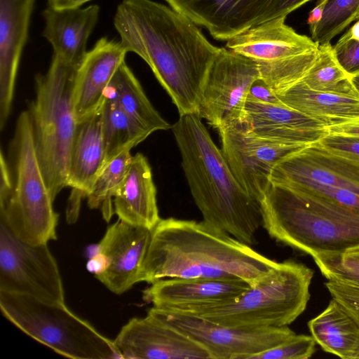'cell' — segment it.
<instances>
[{
    "label": "cell",
    "instance_id": "6da1fadb",
    "mask_svg": "<svg viewBox=\"0 0 359 359\" xmlns=\"http://www.w3.org/2000/svg\"><path fill=\"white\" fill-rule=\"evenodd\" d=\"M114 25L121 45L149 66L180 116L198 114L220 48L212 44L185 15L152 0H122Z\"/></svg>",
    "mask_w": 359,
    "mask_h": 359
},
{
    "label": "cell",
    "instance_id": "7a4b0ae2",
    "mask_svg": "<svg viewBox=\"0 0 359 359\" xmlns=\"http://www.w3.org/2000/svg\"><path fill=\"white\" fill-rule=\"evenodd\" d=\"M279 262L203 220L161 219L151 229L140 282L241 278L253 285Z\"/></svg>",
    "mask_w": 359,
    "mask_h": 359
},
{
    "label": "cell",
    "instance_id": "3957f363",
    "mask_svg": "<svg viewBox=\"0 0 359 359\" xmlns=\"http://www.w3.org/2000/svg\"><path fill=\"white\" fill-rule=\"evenodd\" d=\"M197 114L171 127L194 202L208 224L249 245L262 225L261 205L240 185Z\"/></svg>",
    "mask_w": 359,
    "mask_h": 359
},
{
    "label": "cell",
    "instance_id": "277c9868",
    "mask_svg": "<svg viewBox=\"0 0 359 359\" xmlns=\"http://www.w3.org/2000/svg\"><path fill=\"white\" fill-rule=\"evenodd\" d=\"M260 205L268 234L293 249L313 257L359 248V209L273 184Z\"/></svg>",
    "mask_w": 359,
    "mask_h": 359
},
{
    "label": "cell",
    "instance_id": "5b68a950",
    "mask_svg": "<svg viewBox=\"0 0 359 359\" xmlns=\"http://www.w3.org/2000/svg\"><path fill=\"white\" fill-rule=\"evenodd\" d=\"M10 152L1 151L0 222L30 245L57 238L58 215L53 206L36 156L29 111L18 116Z\"/></svg>",
    "mask_w": 359,
    "mask_h": 359
},
{
    "label": "cell",
    "instance_id": "8992f818",
    "mask_svg": "<svg viewBox=\"0 0 359 359\" xmlns=\"http://www.w3.org/2000/svg\"><path fill=\"white\" fill-rule=\"evenodd\" d=\"M313 276V271L306 265L287 259L279 262L235 300L168 311L229 327L287 326L305 311L311 297L310 285Z\"/></svg>",
    "mask_w": 359,
    "mask_h": 359
},
{
    "label": "cell",
    "instance_id": "52a82bcc",
    "mask_svg": "<svg viewBox=\"0 0 359 359\" xmlns=\"http://www.w3.org/2000/svg\"><path fill=\"white\" fill-rule=\"evenodd\" d=\"M77 68L53 54L47 72L36 77V97L28 110L36 156L53 200L67 187L77 125L73 104Z\"/></svg>",
    "mask_w": 359,
    "mask_h": 359
},
{
    "label": "cell",
    "instance_id": "ba28073f",
    "mask_svg": "<svg viewBox=\"0 0 359 359\" xmlns=\"http://www.w3.org/2000/svg\"><path fill=\"white\" fill-rule=\"evenodd\" d=\"M2 314L30 337L74 359L121 356L111 341L65 303H48L29 295L0 292Z\"/></svg>",
    "mask_w": 359,
    "mask_h": 359
},
{
    "label": "cell",
    "instance_id": "9c48e42d",
    "mask_svg": "<svg viewBox=\"0 0 359 359\" xmlns=\"http://www.w3.org/2000/svg\"><path fill=\"white\" fill-rule=\"evenodd\" d=\"M0 292L31 296L48 303H65L57 262L47 243L30 245L0 222Z\"/></svg>",
    "mask_w": 359,
    "mask_h": 359
},
{
    "label": "cell",
    "instance_id": "30bf717a",
    "mask_svg": "<svg viewBox=\"0 0 359 359\" xmlns=\"http://www.w3.org/2000/svg\"><path fill=\"white\" fill-rule=\"evenodd\" d=\"M259 77L257 62L220 48L208 75L197 114L217 130L242 124L250 87Z\"/></svg>",
    "mask_w": 359,
    "mask_h": 359
},
{
    "label": "cell",
    "instance_id": "8fae6325",
    "mask_svg": "<svg viewBox=\"0 0 359 359\" xmlns=\"http://www.w3.org/2000/svg\"><path fill=\"white\" fill-rule=\"evenodd\" d=\"M147 314L177 329L203 346L210 359H248L271 348L295 332L288 326L242 328L152 306Z\"/></svg>",
    "mask_w": 359,
    "mask_h": 359
},
{
    "label": "cell",
    "instance_id": "7c38bea8",
    "mask_svg": "<svg viewBox=\"0 0 359 359\" xmlns=\"http://www.w3.org/2000/svg\"><path fill=\"white\" fill-rule=\"evenodd\" d=\"M217 131L222 154L233 175L242 188L259 203L271 184L273 168L309 146L259 137L248 131L242 124Z\"/></svg>",
    "mask_w": 359,
    "mask_h": 359
},
{
    "label": "cell",
    "instance_id": "4fadbf2b",
    "mask_svg": "<svg viewBox=\"0 0 359 359\" xmlns=\"http://www.w3.org/2000/svg\"><path fill=\"white\" fill-rule=\"evenodd\" d=\"M114 342L125 359H210L194 340L149 314L130 319Z\"/></svg>",
    "mask_w": 359,
    "mask_h": 359
},
{
    "label": "cell",
    "instance_id": "5bb4252c",
    "mask_svg": "<svg viewBox=\"0 0 359 359\" xmlns=\"http://www.w3.org/2000/svg\"><path fill=\"white\" fill-rule=\"evenodd\" d=\"M151 230L118 219L109 226L95 252L104 258V270L95 276L111 292L121 294L140 282Z\"/></svg>",
    "mask_w": 359,
    "mask_h": 359
},
{
    "label": "cell",
    "instance_id": "9a60e30c",
    "mask_svg": "<svg viewBox=\"0 0 359 359\" xmlns=\"http://www.w3.org/2000/svg\"><path fill=\"white\" fill-rule=\"evenodd\" d=\"M211 36L228 41L263 22L276 0H165Z\"/></svg>",
    "mask_w": 359,
    "mask_h": 359
},
{
    "label": "cell",
    "instance_id": "2e32d148",
    "mask_svg": "<svg viewBox=\"0 0 359 359\" xmlns=\"http://www.w3.org/2000/svg\"><path fill=\"white\" fill-rule=\"evenodd\" d=\"M143 291L142 299L153 306L178 310L229 302L250 287L241 278H169L157 280Z\"/></svg>",
    "mask_w": 359,
    "mask_h": 359
},
{
    "label": "cell",
    "instance_id": "e0dca14e",
    "mask_svg": "<svg viewBox=\"0 0 359 359\" xmlns=\"http://www.w3.org/2000/svg\"><path fill=\"white\" fill-rule=\"evenodd\" d=\"M105 165L100 108L76 125L67 177L72 189L66 212L69 223L77 219L82 198H87Z\"/></svg>",
    "mask_w": 359,
    "mask_h": 359
},
{
    "label": "cell",
    "instance_id": "ac0fdd59",
    "mask_svg": "<svg viewBox=\"0 0 359 359\" xmlns=\"http://www.w3.org/2000/svg\"><path fill=\"white\" fill-rule=\"evenodd\" d=\"M127 53L120 41L107 37L100 39L86 53L77 68L74 84L73 104L77 123L100 108Z\"/></svg>",
    "mask_w": 359,
    "mask_h": 359
},
{
    "label": "cell",
    "instance_id": "d6986e66",
    "mask_svg": "<svg viewBox=\"0 0 359 359\" xmlns=\"http://www.w3.org/2000/svg\"><path fill=\"white\" fill-rule=\"evenodd\" d=\"M242 125L257 136L290 144L310 145L328 134L325 123L299 111L248 97Z\"/></svg>",
    "mask_w": 359,
    "mask_h": 359
},
{
    "label": "cell",
    "instance_id": "ffe728a7",
    "mask_svg": "<svg viewBox=\"0 0 359 359\" xmlns=\"http://www.w3.org/2000/svg\"><path fill=\"white\" fill-rule=\"evenodd\" d=\"M35 0H0V129L10 115Z\"/></svg>",
    "mask_w": 359,
    "mask_h": 359
},
{
    "label": "cell",
    "instance_id": "44dd1931",
    "mask_svg": "<svg viewBox=\"0 0 359 359\" xmlns=\"http://www.w3.org/2000/svg\"><path fill=\"white\" fill-rule=\"evenodd\" d=\"M306 180L359 193V164L312 144L279 162L270 182Z\"/></svg>",
    "mask_w": 359,
    "mask_h": 359
},
{
    "label": "cell",
    "instance_id": "7402d4cb",
    "mask_svg": "<svg viewBox=\"0 0 359 359\" xmlns=\"http://www.w3.org/2000/svg\"><path fill=\"white\" fill-rule=\"evenodd\" d=\"M278 17L255 25L226 41L228 49L257 62H270L315 50L311 38L296 32Z\"/></svg>",
    "mask_w": 359,
    "mask_h": 359
},
{
    "label": "cell",
    "instance_id": "603a6c76",
    "mask_svg": "<svg viewBox=\"0 0 359 359\" xmlns=\"http://www.w3.org/2000/svg\"><path fill=\"white\" fill-rule=\"evenodd\" d=\"M99 13L97 5L65 9L48 6L45 9L42 35L52 45L54 55L79 67L88 52L87 41L97 24Z\"/></svg>",
    "mask_w": 359,
    "mask_h": 359
},
{
    "label": "cell",
    "instance_id": "cb8c5ba5",
    "mask_svg": "<svg viewBox=\"0 0 359 359\" xmlns=\"http://www.w3.org/2000/svg\"><path fill=\"white\" fill-rule=\"evenodd\" d=\"M118 219L152 229L161 219L151 168L145 156H133L125 179L113 199Z\"/></svg>",
    "mask_w": 359,
    "mask_h": 359
},
{
    "label": "cell",
    "instance_id": "d4e9b609",
    "mask_svg": "<svg viewBox=\"0 0 359 359\" xmlns=\"http://www.w3.org/2000/svg\"><path fill=\"white\" fill-rule=\"evenodd\" d=\"M274 94L285 105L327 126L359 119V99L315 91L301 81Z\"/></svg>",
    "mask_w": 359,
    "mask_h": 359
},
{
    "label": "cell",
    "instance_id": "484cf974",
    "mask_svg": "<svg viewBox=\"0 0 359 359\" xmlns=\"http://www.w3.org/2000/svg\"><path fill=\"white\" fill-rule=\"evenodd\" d=\"M316 344L343 359H359V325L336 300L308 323Z\"/></svg>",
    "mask_w": 359,
    "mask_h": 359
},
{
    "label": "cell",
    "instance_id": "4316f807",
    "mask_svg": "<svg viewBox=\"0 0 359 359\" xmlns=\"http://www.w3.org/2000/svg\"><path fill=\"white\" fill-rule=\"evenodd\" d=\"M107 90L114 95L123 109L151 134L171 128L172 126L151 104L125 62L116 70Z\"/></svg>",
    "mask_w": 359,
    "mask_h": 359
},
{
    "label": "cell",
    "instance_id": "83f0119b",
    "mask_svg": "<svg viewBox=\"0 0 359 359\" xmlns=\"http://www.w3.org/2000/svg\"><path fill=\"white\" fill-rule=\"evenodd\" d=\"M100 114L106 164L123 151L131 150L151 135L123 109L108 90L100 107Z\"/></svg>",
    "mask_w": 359,
    "mask_h": 359
},
{
    "label": "cell",
    "instance_id": "f1b7e54d",
    "mask_svg": "<svg viewBox=\"0 0 359 359\" xmlns=\"http://www.w3.org/2000/svg\"><path fill=\"white\" fill-rule=\"evenodd\" d=\"M300 81L315 91L359 99L351 76L337 60L330 43L318 46L315 62Z\"/></svg>",
    "mask_w": 359,
    "mask_h": 359
},
{
    "label": "cell",
    "instance_id": "f546056e",
    "mask_svg": "<svg viewBox=\"0 0 359 359\" xmlns=\"http://www.w3.org/2000/svg\"><path fill=\"white\" fill-rule=\"evenodd\" d=\"M132 158L130 150H126L107 162L87 196L88 206L100 209L107 221L110 219L114 212L112 198L125 179Z\"/></svg>",
    "mask_w": 359,
    "mask_h": 359
},
{
    "label": "cell",
    "instance_id": "4dcf8cb0",
    "mask_svg": "<svg viewBox=\"0 0 359 359\" xmlns=\"http://www.w3.org/2000/svg\"><path fill=\"white\" fill-rule=\"evenodd\" d=\"M323 11L318 24L310 30L318 46L331 40L359 18V0H320L316 5Z\"/></svg>",
    "mask_w": 359,
    "mask_h": 359
},
{
    "label": "cell",
    "instance_id": "1f68e13d",
    "mask_svg": "<svg viewBox=\"0 0 359 359\" xmlns=\"http://www.w3.org/2000/svg\"><path fill=\"white\" fill-rule=\"evenodd\" d=\"M318 48L315 50L287 59L258 62L260 77L274 93L300 81L315 62Z\"/></svg>",
    "mask_w": 359,
    "mask_h": 359
},
{
    "label": "cell",
    "instance_id": "d6a6232c",
    "mask_svg": "<svg viewBox=\"0 0 359 359\" xmlns=\"http://www.w3.org/2000/svg\"><path fill=\"white\" fill-rule=\"evenodd\" d=\"M322 275L359 285V261L343 254H318L311 257Z\"/></svg>",
    "mask_w": 359,
    "mask_h": 359
},
{
    "label": "cell",
    "instance_id": "836d02e7",
    "mask_svg": "<svg viewBox=\"0 0 359 359\" xmlns=\"http://www.w3.org/2000/svg\"><path fill=\"white\" fill-rule=\"evenodd\" d=\"M311 335L295 333L277 346L250 355L248 359H308L316 351Z\"/></svg>",
    "mask_w": 359,
    "mask_h": 359
},
{
    "label": "cell",
    "instance_id": "e575fe53",
    "mask_svg": "<svg viewBox=\"0 0 359 359\" xmlns=\"http://www.w3.org/2000/svg\"><path fill=\"white\" fill-rule=\"evenodd\" d=\"M332 299L339 303L359 325V285L336 279L325 283Z\"/></svg>",
    "mask_w": 359,
    "mask_h": 359
},
{
    "label": "cell",
    "instance_id": "d590c367",
    "mask_svg": "<svg viewBox=\"0 0 359 359\" xmlns=\"http://www.w3.org/2000/svg\"><path fill=\"white\" fill-rule=\"evenodd\" d=\"M313 144L359 164V138L327 134Z\"/></svg>",
    "mask_w": 359,
    "mask_h": 359
},
{
    "label": "cell",
    "instance_id": "8d00e7d4",
    "mask_svg": "<svg viewBox=\"0 0 359 359\" xmlns=\"http://www.w3.org/2000/svg\"><path fill=\"white\" fill-rule=\"evenodd\" d=\"M332 50L337 60L348 75L359 72V41L346 32L332 46Z\"/></svg>",
    "mask_w": 359,
    "mask_h": 359
},
{
    "label": "cell",
    "instance_id": "74e56055",
    "mask_svg": "<svg viewBox=\"0 0 359 359\" xmlns=\"http://www.w3.org/2000/svg\"><path fill=\"white\" fill-rule=\"evenodd\" d=\"M248 97L266 103L283 104L261 77L252 83Z\"/></svg>",
    "mask_w": 359,
    "mask_h": 359
},
{
    "label": "cell",
    "instance_id": "f35d334b",
    "mask_svg": "<svg viewBox=\"0 0 359 359\" xmlns=\"http://www.w3.org/2000/svg\"><path fill=\"white\" fill-rule=\"evenodd\" d=\"M310 1L311 0H276L264 21L278 17H287L289 13Z\"/></svg>",
    "mask_w": 359,
    "mask_h": 359
},
{
    "label": "cell",
    "instance_id": "ab89813d",
    "mask_svg": "<svg viewBox=\"0 0 359 359\" xmlns=\"http://www.w3.org/2000/svg\"><path fill=\"white\" fill-rule=\"evenodd\" d=\"M328 134L359 138V119L327 127Z\"/></svg>",
    "mask_w": 359,
    "mask_h": 359
},
{
    "label": "cell",
    "instance_id": "60d3db41",
    "mask_svg": "<svg viewBox=\"0 0 359 359\" xmlns=\"http://www.w3.org/2000/svg\"><path fill=\"white\" fill-rule=\"evenodd\" d=\"M91 0H48V6L57 8H79L82 4Z\"/></svg>",
    "mask_w": 359,
    "mask_h": 359
},
{
    "label": "cell",
    "instance_id": "b9f144b4",
    "mask_svg": "<svg viewBox=\"0 0 359 359\" xmlns=\"http://www.w3.org/2000/svg\"><path fill=\"white\" fill-rule=\"evenodd\" d=\"M352 38L359 41V19L357 22L346 32Z\"/></svg>",
    "mask_w": 359,
    "mask_h": 359
},
{
    "label": "cell",
    "instance_id": "7bdbcfd3",
    "mask_svg": "<svg viewBox=\"0 0 359 359\" xmlns=\"http://www.w3.org/2000/svg\"><path fill=\"white\" fill-rule=\"evenodd\" d=\"M343 255L359 261V248L350 250L344 253Z\"/></svg>",
    "mask_w": 359,
    "mask_h": 359
},
{
    "label": "cell",
    "instance_id": "ee69618b",
    "mask_svg": "<svg viewBox=\"0 0 359 359\" xmlns=\"http://www.w3.org/2000/svg\"><path fill=\"white\" fill-rule=\"evenodd\" d=\"M351 82L359 95V72L351 76Z\"/></svg>",
    "mask_w": 359,
    "mask_h": 359
},
{
    "label": "cell",
    "instance_id": "f6af8a7d",
    "mask_svg": "<svg viewBox=\"0 0 359 359\" xmlns=\"http://www.w3.org/2000/svg\"><path fill=\"white\" fill-rule=\"evenodd\" d=\"M358 19H359V18H358Z\"/></svg>",
    "mask_w": 359,
    "mask_h": 359
}]
</instances>
